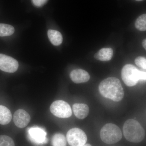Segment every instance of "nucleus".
Segmentation results:
<instances>
[{"mask_svg": "<svg viewBox=\"0 0 146 146\" xmlns=\"http://www.w3.org/2000/svg\"><path fill=\"white\" fill-rule=\"evenodd\" d=\"M102 96L114 102L121 100L124 96V91L119 80L117 78L109 77L104 79L99 86Z\"/></svg>", "mask_w": 146, "mask_h": 146, "instance_id": "f257e3e1", "label": "nucleus"}, {"mask_svg": "<svg viewBox=\"0 0 146 146\" xmlns=\"http://www.w3.org/2000/svg\"><path fill=\"white\" fill-rule=\"evenodd\" d=\"M123 133L126 140L133 143L141 142L145 138V131L140 123L136 120H127L123 127Z\"/></svg>", "mask_w": 146, "mask_h": 146, "instance_id": "f03ea898", "label": "nucleus"}, {"mask_svg": "<svg viewBox=\"0 0 146 146\" xmlns=\"http://www.w3.org/2000/svg\"><path fill=\"white\" fill-rule=\"evenodd\" d=\"M100 136L103 142L111 145L119 141L122 138V133L119 127L114 124L109 123L102 128Z\"/></svg>", "mask_w": 146, "mask_h": 146, "instance_id": "7ed1b4c3", "label": "nucleus"}, {"mask_svg": "<svg viewBox=\"0 0 146 146\" xmlns=\"http://www.w3.org/2000/svg\"><path fill=\"white\" fill-rule=\"evenodd\" d=\"M140 72L141 71L134 65L127 64L123 67L121 71L123 81L128 86H135L140 80Z\"/></svg>", "mask_w": 146, "mask_h": 146, "instance_id": "20e7f679", "label": "nucleus"}, {"mask_svg": "<svg viewBox=\"0 0 146 146\" xmlns=\"http://www.w3.org/2000/svg\"><path fill=\"white\" fill-rule=\"evenodd\" d=\"M50 109L53 115L57 117L68 118L72 115L70 106L64 101H55L51 105Z\"/></svg>", "mask_w": 146, "mask_h": 146, "instance_id": "39448f33", "label": "nucleus"}, {"mask_svg": "<svg viewBox=\"0 0 146 146\" xmlns=\"http://www.w3.org/2000/svg\"><path fill=\"white\" fill-rule=\"evenodd\" d=\"M66 137L71 146H83L87 142L86 133L78 128H73L68 131Z\"/></svg>", "mask_w": 146, "mask_h": 146, "instance_id": "423d86ee", "label": "nucleus"}, {"mask_svg": "<svg viewBox=\"0 0 146 146\" xmlns=\"http://www.w3.org/2000/svg\"><path fill=\"white\" fill-rule=\"evenodd\" d=\"M19 64L13 58L0 54V70L6 72L13 73L18 70Z\"/></svg>", "mask_w": 146, "mask_h": 146, "instance_id": "0eeeda50", "label": "nucleus"}, {"mask_svg": "<svg viewBox=\"0 0 146 146\" xmlns=\"http://www.w3.org/2000/svg\"><path fill=\"white\" fill-rule=\"evenodd\" d=\"M30 139L37 144H43L46 143V133L44 129L39 127H33L28 131Z\"/></svg>", "mask_w": 146, "mask_h": 146, "instance_id": "6e6552de", "label": "nucleus"}, {"mask_svg": "<svg viewBox=\"0 0 146 146\" xmlns=\"http://www.w3.org/2000/svg\"><path fill=\"white\" fill-rule=\"evenodd\" d=\"M13 122L17 127L23 128L30 121L31 117L28 113L23 109L16 110L13 117Z\"/></svg>", "mask_w": 146, "mask_h": 146, "instance_id": "1a4fd4ad", "label": "nucleus"}, {"mask_svg": "<svg viewBox=\"0 0 146 146\" xmlns=\"http://www.w3.org/2000/svg\"><path fill=\"white\" fill-rule=\"evenodd\" d=\"M70 77L72 81L76 84L87 82L90 78L89 73L81 69H76L72 71Z\"/></svg>", "mask_w": 146, "mask_h": 146, "instance_id": "9d476101", "label": "nucleus"}, {"mask_svg": "<svg viewBox=\"0 0 146 146\" xmlns=\"http://www.w3.org/2000/svg\"><path fill=\"white\" fill-rule=\"evenodd\" d=\"M72 108L76 117L80 119H83L89 115V106L84 104H75L73 105Z\"/></svg>", "mask_w": 146, "mask_h": 146, "instance_id": "9b49d317", "label": "nucleus"}, {"mask_svg": "<svg viewBox=\"0 0 146 146\" xmlns=\"http://www.w3.org/2000/svg\"><path fill=\"white\" fill-rule=\"evenodd\" d=\"M113 56V50L111 48H103L94 55L97 60L102 61H109Z\"/></svg>", "mask_w": 146, "mask_h": 146, "instance_id": "f8f14e48", "label": "nucleus"}, {"mask_svg": "<svg viewBox=\"0 0 146 146\" xmlns=\"http://www.w3.org/2000/svg\"><path fill=\"white\" fill-rule=\"evenodd\" d=\"M11 119L12 115L10 110L5 106L0 105V124H8Z\"/></svg>", "mask_w": 146, "mask_h": 146, "instance_id": "ddd939ff", "label": "nucleus"}, {"mask_svg": "<svg viewBox=\"0 0 146 146\" xmlns=\"http://www.w3.org/2000/svg\"><path fill=\"white\" fill-rule=\"evenodd\" d=\"M48 35L50 41L54 46H59L63 42V38L62 34L57 31L49 30L48 31Z\"/></svg>", "mask_w": 146, "mask_h": 146, "instance_id": "4468645a", "label": "nucleus"}, {"mask_svg": "<svg viewBox=\"0 0 146 146\" xmlns=\"http://www.w3.org/2000/svg\"><path fill=\"white\" fill-rule=\"evenodd\" d=\"M53 146H66L67 141L65 136L60 133H56L52 138Z\"/></svg>", "mask_w": 146, "mask_h": 146, "instance_id": "2eb2a0df", "label": "nucleus"}, {"mask_svg": "<svg viewBox=\"0 0 146 146\" xmlns=\"http://www.w3.org/2000/svg\"><path fill=\"white\" fill-rule=\"evenodd\" d=\"M15 30L12 26L0 23V36H8L14 33Z\"/></svg>", "mask_w": 146, "mask_h": 146, "instance_id": "dca6fc26", "label": "nucleus"}, {"mask_svg": "<svg viewBox=\"0 0 146 146\" xmlns=\"http://www.w3.org/2000/svg\"><path fill=\"white\" fill-rule=\"evenodd\" d=\"M135 27L138 30L145 31L146 30V14L139 16L135 22Z\"/></svg>", "mask_w": 146, "mask_h": 146, "instance_id": "f3484780", "label": "nucleus"}, {"mask_svg": "<svg viewBox=\"0 0 146 146\" xmlns=\"http://www.w3.org/2000/svg\"><path fill=\"white\" fill-rule=\"evenodd\" d=\"M0 146H15L13 139L5 135L0 136Z\"/></svg>", "mask_w": 146, "mask_h": 146, "instance_id": "a211bd4d", "label": "nucleus"}, {"mask_svg": "<svg viewBox=\"0 0 146 146\" xmlns=\"http://www.w3.org/2000/svg\"><path fill=\"white\" fill-rule=\"evenodd\" d=\"M135 63H136V65L139 68L146 70V59L145 58L143 57V56H138L135 59Z\"/></svg>", "mask_w": 146, "mask_h": 146, "instance_id": "6ab92c4d", "label": "nucleus"}, {"mask_svg": "<svg viewBox=\"0 0 146 146\" xmlns=\"http://www.w3.org/2000/svg\"><path fill=\"white\" fill-rule=\"evenodd\" d=\"M33 5L37 7H41L44 5L48 0H31Z\"/></svg>", "mask_w": 146, "mask_h": 146, "instance_id": "aec40b11", "label": "nucleus"}, {"mask_svg": "<svg viewBox=\"0 0 146 146\" xmlns=\"http://www.w3.org/2000/svg\"><path fill=\"white\" fill-rule=\"evenodd\" d=\"M140 80L142 81H145L146 79V72H142L141 71L140 74ZM139 80V81H140Z\"/></svg>", "mask_w": 146, "mask_h": 146, "instance_id": "412c9836", "label": "nucleus"}, {"mask_svg": "<svg viewBox=\"0 0 146 146\" xmlns=\"http://www.w3.org/2000/svg\"><path fill=\"white\" fill-rule=\"evenodd\" d=\"M143 46L144 48L146 50V39H144L143 40Z\"/></svg>", "mask_w": 146, "mask_h": 146, "instance_id": "4be33fe9", "label": "nucleus"}, {"mask_svg": "<svg viewBox=\"0 0 146 146\" xmlns=\"http://www.w3.org/2000/svg\"><path fill=\"white\" fill-rule=\"evenodd\" d=\"M83 146H91V145H90V144H85V145H84Z\"/></svg>", "mask_w": 146, "mask_h": 146, "instance_id": "5701e85b", "label": "nucleus"}, {"mask_svg": "<svg viewBox=\"0 0 146 146\" xmlns=\"http://www.w3.org/2000/svg\"><path fill=\"white\" fill-rule=\"evenodd\" d=\"M137 1H144V0H136Z\"/></svg>", "mask_w": 146, "mask_h": 146, "instance_id": "b1692460", "label": "nucleus"}]
</instances>
